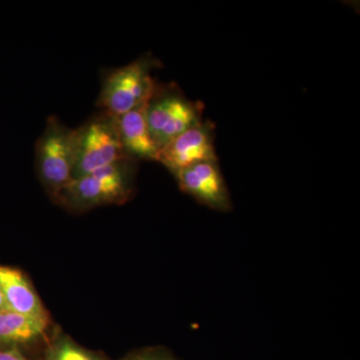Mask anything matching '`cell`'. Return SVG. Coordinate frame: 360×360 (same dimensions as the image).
<instances>
[{
	"label": "cell",
	"mask_w": 360,
	"mask_h": 360,
	"mask_svg": "<svg viewBox=\"0 0 360 360\" xmlns=\"http://www.w3.org/2000/svg\"><path fill=\"white\" fill-rule=\"evenodd\" d=\"M137 162L127 158L73 179L56 202L75 212L101 205H122L134 191Z\"/></svg>",
	"instance_id": "1"
},
{
	"label": "cell",
	"mask_w": 360,
	"mask_h": 360,
	"mask_svg": "<svg viewBox=\"0 0 360 360\" xmlns=\"http://www.w3.org/2000/svg\"><path fill=\"white\" fill-rule=\"evenodd\" d=\"M77 150V129L49 116L35 144V167L42 186L53 200L58 201L73 180Z\"/></svg>",
	"instance_id": "2"
},
{
	"label": "cell",
	"mask_w": 360,
	"mask_h": 360,
	"mask_svg": "<svg viewBox=\"0 0 360 360\" xmlns=\"http://www.w3.org/2000/svg\"><path fill=\"white\" fill-rule=\"evenodd\" d=\"M155 65V59L148 54L106 72L97 101L101 110L116 117L146 103L156 87L151 75Z\"/></svg>",
	"instance_id": "3"
},
{
	"label": "cell",
	"mask_w": 360,
	"mask_h": 360,
	"mask_svg": "<svg viewBox=\"0 0 360 360\" xmlns=\"http://www.w3.org/2000/svg\"><path fill=\"white\" fill-rule=\"evenodd\" d=\"M203 105L187 98L176 85L156 84L146 104L149 131L158 150L203 122Z\"/></svg>",
	"instance_id": "4"
},
{
	"label": "cell",
	"mask_w": 360,
	"mask_h": 360,
	"mask_svg": "<svg viewBox=\"0 0 360 360\" xmlns=\"http://www.w3.org/2000/svg\"><path fill=\"white\" fill-rule=\"evenodd\" d=\"M77 129V161L73 179L129 158L120 141L115 116L101 110Z\"/></svg>",
	"instance_id": "5"
},
{
	"label": "cell",
	"mask_w": 360,
	"mask_h": 360,
	"mask_svg": "<svg viewBox=\"0 0 360 360\" xmlns=\"http://www.w3.org/2000/svg\"><path fill=\"white\" fill-rule=\"evenodd\" d=\"M213 129V123L203 120L160 148L155 161L172 174L205 161H217Z\"/></svg>",
	"instance_id": "6"
},
{
	"label": "cell",
	"mask_w": 360,
	"mask_h": 360,
	"mask_svg": "<svg viewBox=\"0 0 360 360\" xmlns=\"http://www.w3.org/2000/svg\"><path fill=\"white\" fill-rule=\"evenodd\" d=\"M180 189L198 202L219 212H229L231 200L219 161H205L174 174Z\"/></svg>",
	"instance_id": "7"
},
{
	"label": "cell",
	"mask_w": 360,
	"mask_h": 360,
	"mask_svg": "<svg viewBox=\"0 0 360 360\" xmlns=\"http://www.w3.org/2000/svg\"><path fill=\"white\" fill-rule=\"evenodd\" d=\"M146 103L116 116L118 134L125 153L134 160H155L158 148L151 137L146 116Z\"/></svg>",
	"instance_id": "8"
},
{
	"label": "cell",
	"mask_w": 360,
	"mask_h": 360,
	"mask_svg": "<svg viewBox=\"0 0 360 360\" xmlns=\"http://www.w3.org/2000/svg\"><path fill=\"white\" fill-rule=\"evenodd\" d=\"M0 290L7 309L35 317H46L39 295L20 269L0 265Z\"/></svg>",
	"instance_id": "9"
},
{
	"label": "cell",
	"mask_w": 360,
	"mask_h": 360,
	"mask_svg": "<svg viewBox=\"0 0 360 360\" xmlns=\"http://www.w3.org/2000/svg\"><path fill=\"white\" fill-rule=\"evenodd\" d=\"M46 317H35L6 309L0 311V348H20L44 338Z\"/></svg>",
	"instance_id": "10"
},
{
	"label": "cell",
	"mask_w": 360,
	"mask_h": 360,
	"mask_svg": "<svg viewBox=\"0 0 360 360\" xmlns=\"http://www.w3.org/2000/svg\"><path fill=\"white\" fill-rule=\"evenodd\" d=\"M49 360H99L98 357L78 347L68 338L59 341L51 350Z\"/></svg>",
	"instance_id": "11"
},
{
	"label": "cell",
	"mask_w": 360,
	"mask_h": 360,
	"mask_svg": "<svg viewBox=\"0 0 360 360\" xmlns=\"http://www.w3.org/2000/svg\"><path fill=\"white\" fill-rule=\"evenodd\" d=\"M127 360H179L172 356L167 350L161 348H148L132 354Z\"/></svg>",
	"instance_id": "12"
},
{
	"label": "cell",
	"mask_w": 360,
	"mask_h": 360,
	"mask_svg": "<svg viewBox=\"0 0 360 360\" xmlns=\"http://www.w3.org/2000/svg\"><path fill=\"white\" fill-rule=\"evenodd\" d=\"M0 360H30L20 348H0Z\"/></svg>",
	"instance_id": "13"
},
{
	"label": "cell",
	"mask_w": 360,
	"mask_h": 360,
	"mask_svg": "<svg viewBox=\"0 0 360 360\" xmlns=\"http://www.w3.org/2000/svg\"><path fill=\"white\" fill-rule=\"evenodd\" d=\"M6 300H4V295H2L1 290H0V311H2V310H6Z\"/></svg>",
	"instance_id": "14"
}]
</instances>
